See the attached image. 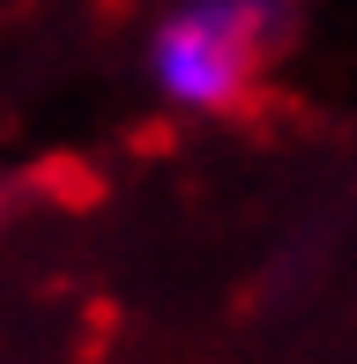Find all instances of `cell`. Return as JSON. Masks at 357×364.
Segmentation results:
<instances>
[{"mask_svg":"<svg viewBox=\"0 0 357 364\" xmlns=\"http://www.w3.org/2000/svg\"><path fill=\"white\" fill-rule=\"evenodd\" d=\"M283 0H171L149 30V90L178 119H231L261 97L290 45Z\"/></svg>","mask_w":357,"mask_h":364,"instance_id":"6da1fadb","label":"cell"}]
</instances>
